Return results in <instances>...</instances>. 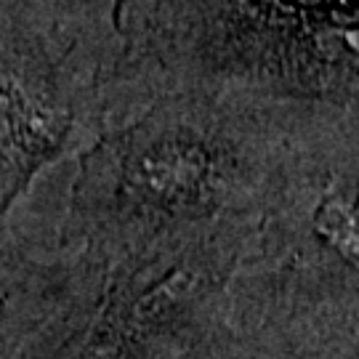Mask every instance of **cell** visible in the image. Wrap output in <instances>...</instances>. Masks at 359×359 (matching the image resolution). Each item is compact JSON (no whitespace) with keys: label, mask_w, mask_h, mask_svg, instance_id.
<instances>
[{"label":"cell","mask_w":359,"mask_h":359,"mask_svg":"<svg viewBox=\"0 0 359 359\" xmlns=\"http://www.w3.org/2000/svg\"><path fill=\"white\" fill-rule=\"evenodd\" d=\"M109 93L213 88L357 104V0H117Z\"/></svg>","instance_id":"1"},{"label":"cell","mask_w":359,"mask_h":359,"mask_svg":"<svg viewBox=\"0 0 359 359\" xmlns=\"http://www.w3.org/2000/svg\"><path fill=\"white\" fill-rule=\"evenodd\" d=\"M285 104L245 90L176 88L90 152L77 210L99 234L136 237L240 216L285 149Z\"/></svg>","instance_id":"2"},{"label":"cell","mask_w":359,"mask_h":359,"mask_svg":"<svg viewBox=\"0 0 359 359\" xmlns=\"http://www.w3.org/2000/svg\"><path fill=\"white\" fill-rule=\"evenodd\" d=\"M53 0H0V210L99 117L107 56Z\"/></svg>","instance_id":"3"}]
</instances>
